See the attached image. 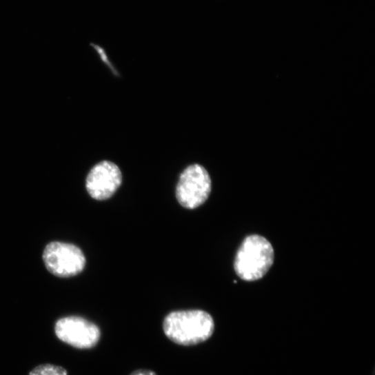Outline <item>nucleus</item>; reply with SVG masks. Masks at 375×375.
Listing matches in <instances>:
<instances>
[{
	"instance_id": "nucleus-4",
	"label": "nucleus",
	"mask_w": 375,
	"mask_h": 375,
	"mask_svg": "<svg viewBox=\"0 0 375 375\" xmlns=\"http://www.w3.org/2000/svg\"><path fill=\"white\" fill-rule=\"evenodd\" d=\"M43 258L48 271L59 277L77 275L85 265V256L78 247L61 242L49 243Z\"/></svg>"
},
{
	"instance_id": "nucleus-3",
	"label": "nucleus",
	"mask_w": 375,
	"mask_h": 375,
	"mask_svg": "<svg viewBox=\"0 0 375 375\" xmlns=\"http://www.w3.org/2000/svg\"><path fill=\"white\" fill-rule=\"evenodd\" d=\"M212 192V179L200 164L187 167L181 174L176 189L179 203L184 208L194 210L204 204Z\"/></svg>"
},
{
	"instance_id": "nucleus-8",
	"label": "nucleus",
	"mask_w": 375,
	"mask_h": 375,
	"mask_svg": "<svg viewBox=\"0 0 375 375\" xmlns=\"http://www.w3.org/2000/svg\"><path fill=\"white\" fill-rule=\"evenodd\" d=\"M130 375H157L154 371L150 369H137L134 371Z\"/></svg>"
},
{
	"instance_id": "nucleus-6",
	"label": "nucleus",
	"mask_w": 375,
	"mask_h": 375,
	"mask_svg": "<svg viewBox=\"0 0 375 375\" xmlns=\"http://www.w3.org/2000/svg\"><path fill=\"white\" fill-rule=\"evenodd\" d=\"M122 172L113 162L103 161L94 166L86 178V190L93 199L105 201L119 189Z\"/></svg>"
},
{
	"instance_id": "nucleus-7",
	"label": "nucleus",
	"mask_w": 375,
	"mask_h": 375,
	"mask_svg": "<svg viewBox=\"0 0 375 375\" xmlns=\"http://www.w3.org/2000/svg\"><path fill=\"white\" fill-rule=\"evenodd\" d=\"M30 375H68L67 371L62 367L52 365H41L34 368Z\"/></svg>"
},
{
	"instance_id": "nucleus-2",
	"label": "nucleus",
	"mask_w": 375,
	"mask_h": 375,
	"mask_svg": "<svg viewBox=\"0 0 375 375\" xmlns=\"http://www.w3.org/2000/svg\"><path fill=\"white\" fill-rule=\"evenodd\" d=\"M274 252L263 236L250 235L241 245L234 261V270L243 280L254 281L263 278L272 267Z\"/></svg>"
},
{
	"instance_id": "nucleus-5",
	"label": "nucleus",
	"mask_w": 375,
	"mask_h": 375,
	"mask_svg": "<svg viewBox=\"0 0 375 375\" xmlns=\"http://www.w3.org/2000/svg\"><path fill=\"white\" fill-rule=\"evenodd\" d=\"M55 332L60 340L79 349L95 347L101 336L97 325L77 316L60 319L56 324Z\"/></svg>"
},
{
	"instance_id": "nucleus-1",
	"label": "nucleus",
	"mask_w": 375,
	"mask_h": 375,
	"mask_svg": "<svg viewBox=\"0 0 375 375\" xmlns=\"http://www.w3.org/2000/svg\"><path fill=\"white\" fill-rule=\"evenodd\" d=\"M163 329L173 343L193 346L212 337L215 330L212 316L202 310L178 311L170 313L164 319Z\"/></svg>"
}]
</instances>
